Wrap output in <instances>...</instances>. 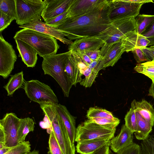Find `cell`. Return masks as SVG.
<instances>
[{
	"instance_id": "obj_1",
	"label": "cell",
	"mask_w": 154,
	"mask_h": 154,
	"mask_svg": "<svg viewBox=\"0 0 154 154\" xmlns=\"http://www.w3.org/2000/svg\"><path fill=\"white\" fill-rule=\"evenodd\" d=\"M109 5L83 15L68 18L59 28L68 34L66 38L71 40L97 36L111 23L107 14Z\"/></svg>"
},
{
	"instance_id": "obj_2",
	"label": "cell",
	"mask_w": 154,
	"mask_h": 154,
	"mask_svg": "<svg viewBox=\"0 0 154 154\" xmlns=\"http://www.w3.org/2000/svg\"><path fill=\"white\" fill-rule=\"evenodd\" d=\"M40 107L45 114L40 127L46 129L48 133L53 131L59 144L63 154H75L74 143L70 139L62 119L54 105L42 104Z\"/></svg>"
},
{
	"instance_id": "obj_3",
	"label": "cell",
	"mask_w": 154,
	"mask_h": 154,
	"mask_svg": "<svg viewBox=\"0 0 154 154\" xmlns=\"http://www.w3.org/2000/svg\"><path fill=\"white\" fill-rule=\"evenodd\" d=\"M71 51L43 57L42 68L45 75L51 76L61 88L64 96L68 97L72 83L64 71L66 60Z\"/></svg>"
},
{
	"instance_id": "obj_4",
	"label": "cell",
	"mask_w": 154,
	"mask_h": 154,
	"mask_svg": "<svg viewBox=\"0 0 154 154\" xmlns=\"http://www.w3.org/2000/svg\"><path fill=\"white\" fill-rule=\"evenodd\" d=\"M14 38L28 44L42 57L56 54L60 47L54 37L28 29L23 28L16 32Z\"/></svg>"
},
{
	"instance_id": "obj_5",
	"label": "cell",
	"mask_w": 154,
	"mask_h": 154,
	"mask_svg": "<svg viewBox=\"0 0 154 154\" xmlns=\"http://www.w3.org/2000/svg\"><path fill=\"white\" fill-rule=\"evenodd\" d=\"M23 84L25 93L31 101L40 105L58 104L57 97L48 85L37 80L26 81Z\"/></svg>"
},
{
	"instance_id": "obj_6",
	"label": "cell",
	"mask_w": 154,
	"mask_h": 154,
	"mask_svg": "<svg viewBox=\"0 0 154 154\" xmlns=\"http://www.w3.org/2000/svg\"><path fill=\"white\" fill-rule=\"evenodd\" d=\"M135 18L128 17L117 19L111 21L110 26L98 35L107 43L121 42L127 33L136 31Z\"/></svg>"
},
{
	"instance_id": "obj_7",
	"label": "cell",
	"mask_w": 154,
	"mask_h": 154,
	"mask_svg": "<svg viewBox=\"0 0 154 154\" xmlns=\"http://www.w3.org/2000/svg\"><path fill=\"white\" fill-rule=\"evenodd\" d=\"M16 23L20 26L34 20L41 19V15L45 5L42 0H15Z\"/></svg>"
},
{
	"instance_id": "obj_8",
	"label": "cell",
	"mask_w": 154,
	"mask_h": 154,
	"mask_svg": "<svg viewBox=\"0 0 154 154\" xmlns=\"http://www.w3.org/2000/svg\"><path fill=\"white\" fill-rule=\"evenodd\" d=\"M116 128L107 127L88 119L76 128L75 141L104 138L111 140L114 137Z\"/></svg>"
},
{
	"instance_id": "obj_9",
	"label": "cell",
	"mask_w": 154,
	"mask_h": 154,
	"mask_svg": "<svg viewBox=\"0 0 154 154\" xmlns=\"http://www.w3.org/2000/svg\"><path fill=\"white\" fill-rule=\"evenodd\" d=\"M143 4L131 3L127 0H111L107 11L108 16L111 21L123 18H135L139 14Z\"/></svg>"
},
{
	"instance_id": "obj_10",
	"label": "cell",
	"mask_w": 154,
	"mask_h": 154,
	"mask_svg": "<svg viewBox=\"0 0 154 154\" xmlns=\"http://www.w3.org/2000/svg\"><path fill=\"white\" fill-rule=\"evenodd\" d=\"M20 119L13 112L6 113L0 120V128L3 130L5 135V146L13 147L19 143L18 128Z\"/></svg>"
},
{
	"instance_id": "obj_11",
	"label": "cell",
	"mask_w": 154,
	"mask_h": 154,
	"mask_svg": "<svg viewBox=\"0 0 154 154\" xmlns=\"http://www.w3.org/2000/svg\"><path fill=\"white\" fill-rule=\"evenodd\" d=\"M17 59L13 46L6 41L1 34L0 35V75L7 78L14 68Z\"/></svg>"
},
{
	"instance_id": "obj_12",
	"label": "cell",
	"mask_w": 154,
	"mask_h": 154,
	"mask_svg": "<svg viewBox=\"0 0 154 154\" xmlns=\"http://www.w3.org/2000/svg\"><path fill=\"white\" fill-rule=\"evenodd\" d=\"M109 0H73L67 11V18L84 15L108 6Z\"/></svg>"
},
{
	"instance_id": "obj_13",
	"label": "cell",
	"mask_w": 154,
	"mask_h": 154,
	"mask_svg": "<svg viewBox=\"0 0 154 154\" xmlns=\"http://www.w3.org/2000/svg\"><path fill=\"white\" fill-rule=\"evenodd\" d=\"M28 29L52 36L64 44L70 45L73 42L67 38L68 34L59 28L55 27L41 21V19L34 20L29 23L19 26Z\"/></svg>"
},
{
	"instance_id": "obj_14",
	"label": "cell",
	"mask_w": 154,
	"mask_h": 154,
	"mask_svg": "<svg viewBox=\"0 0 154 154\" xmlns=\"http://www.w3.org/2000/svg\"><path fill=\"white\" fill-rule=\"evenodd\" d=\"M41 16L45 23L67 11L73 0H45Z\"/></svg>"
},
{
	"instance_id": "obj_15",
	"label": "cell",
	"mask_w": 154,
	"mask_h": 154,
	"mask_svg": "<svg viewBox=\"0 0 154 154\" xmlns=\"http://www.w3.org/2000/svg\"><path fill=\"white\" fill-rule=\"evenodd\" d=\"M100 56L104 60V68L113 66L124 52L121 42L105 43L100 48Z\"/></svg>"
},
{
	"instance_id": "obj_16",
	"label": "cell",
	"mask_w": 154,
	"mask_h": 154,
	"mask_svg": "<svg viewBox=\"0 0 154 154\" xmlns=\"http://www.w3.org/2000/svg\"><path fill=\"white\" fill-rule=\"evenodd\" d=\"M105 43L97 36L85 37L76 39L69 45L68 50L73 52L94 51L100 49Z\"/></svg>"
},
{
	"instance_id": "obj_17",
	"label": "cell",
	"mask_w": 154,
	"mask_h": 154,
	"mask_svg": "<svg viewBox=\"0 0 154 154\" xmlns=\"http://www.w3.org/2000/svg\"><path fill=\"white\" fill-rule=\"evenodd\" d=\"M133 133L125 125H122L119 133L110 140V149L115 152L119 151L129 146L133 142Z\"/></svg>"
},
{
	"instance_id": "obj_18",
	"label": "cell",
	"mask_w": 154,
	"mask_h": 154,
	"mask_svg": "<svg viewBox=\"0 0 154 154\" xmlns=\"http://www.w3.org/2000/svg\"><path fill=\"white\" fill-rule=\"evenodd\" d=\"M124 52L132 51L137 47H146L150 42L149 40L136 31L131 32L126 35L121 41Z\"/></svg>"
},
{
	"instance_id": "obj_19",
	"label": "cell",
	"mask_w": 154,
	"mask_h": 154,
	"mask_svg": "<svg viewBox=\"0 0 154 154\" xmlns=\"http://www.w3.org/2000/svg\"><path fill=\"white\" fill-rule=\"evenodd\" d=\"M17 48L23 62L27 67H34L38 59V54L31 46L18 39H15Z\"/></svg>"
},
{
	"instance_id": "obj_20",
	"label": "cell",
	"mask_w": 154,
	"mask_h": 154,
	"mask_svg": "<svg viewBox=\"0 0 154 154\" xmlns=\"http://www.w3.org/2000/svg\"><path fill=\"white\" fill-rule=\"evenodd\" d=\"M54 105L62 119L71 142L74 143L76 129L75 118L70 114L65 106L60 104Z\"/></svg>"
},
{
	"instance_id": "obj_21",
	"label": "cell",
	"mask_w": 154,
	"mask_h": 154,
	"mask_svg": "<svg viewBox=\"0 0 154 154\" xmlns=\"http://www.w3.org/2000/svg\"><path fill=\"white\" fill-rule=\"evenodd\" d=\"M110 140L106 138H99L80 141L77 142L76 150L80 154H91L105 145Z\"/></svg>"
},
{
	"instance_id": "obj_22",
	"label": "cell",
	"mask_w": 154,
	"mask_h": 154,
	"mask_svg": "<svg viewBox=\"0 0 154 154\" xmlns=\"http://www.w3.org/2000/svg\"><path fill=\"white\" fill-rule=\"evenodd\" d=\"M131 106L135 111L138 112L153 127L154 125V109L152 105L145 100L137 101L134 100L131 103Z\"/></svg>"
},
{
	"instance_id": "obj_23",
	"label": "cell",
	"mask_w": 154,
	"mask_h": 154,
	"mask_svg": "<svg viewBox=\"0 0 154 154\" xmlns=\"http://www.w3.org/2000/svg\"><path fill=\"white\" fill-rule=\"evenodd\" d=\"M64 71L70 80L72 85L76 86L82 79L76 61L71 54L67 58L65 65Z\"/></svg>"
},
{
	"instance_id": "obj_24",
	"label": "cell",
	"mask_w": 154,
	"mask_h": 154,
	"mask_svg": "<svg viewBox=\"0 0 154 154\" xmlns=\"http://www.w3.org/2000/svg\"><path fill=\"white\" fill-rule=\"evenodd\" d=\"M135 112L137 129L134 132L136 138L138 140H144L146 139L152 130V126L148 122L143 119L137 112Z\"/></svg>"
},
{
	"instance_id": "obj_25",
	"label": "cell",
	"mask_w": 154,
	"mask_h": 154,
	"mask_svg": "<svg viewBox=\"0 0 154 154\" xmlns=\"http://www.w3.org/2000/svg\"><path fill=\"white\" fill-rule=\"evenodd\" d=\"M24 82L23 71L11 76L4 88L7 92L8 96H12L15 91L21 88Z\"/></svg>"
},
{
	"instance_id": "obj_26",
	"label": "cell",
	"mask_w": 154,
	"mask_h": 154,
	"mask_svg": "<svg viewBox=\"0 0 154 154\" xmlns=\"http://www.w3.org/2000/svg\"><path fill=\"white\" fill-rule=\"evenodd\" d=\"M35 122L29 117L20 119L18 128V137L19 143L25 141L26 137L30 132L34 131Z\"/></svg>"
},
{
	"instance_id": "obj_27",
	"label": "cell",
	"mask_w": 154,
	"mask_h": 154,
	"mask_svg": "<svg viewBox=\"0 0 154 154\" xmlns=\"http://www.w3.org/2000/svg\"><path fill=\"white\" fill-rule=\"evenodd\" d=\"M139 73L148 77L154 83V60L144 63H138L134 68Z\"/></svg>"
},
{
	"instance_id": "obj_28",
	"label": "cell",
	"mask_w": 154,
	"mask_h": 154,
	"mask_svg": "<svg viewBox=\"0 0 154 154\" xmlns=\"http://www.w3.org/2000/svg\"><path fill=\"white\" fill-rule=\"evenodd\" d=\"M136 32L141 34L146 28L154 21V15L139 14L136 18Z\"/></svg>"
},
{
	"instance_id": "obj_29",
	"label": "cell",
	"mask_w": 154,
	"mask_h": 154,
	"mask_svg": "<svg viewBox=\"0 0 154 154\" xmlns=\"http://www.w3.org/2000/svg\"><path fill=\"white\" fill-rule=\"evenodd\" d=\"M0 11L11 17L16 19V10L15 0H0Z\"/></svg>"
},
{
	"instance_id": "obj_30",
	"label": "cell",
	"mask_w": 154,
	"mask_h": 154,
	"mask_svg": "<svg viewBox=\"0 0 154 154\" xmlns=\"http://www.w3.org/2000/svg\"><path fill=\"white\" fill-rule=\"evenodd\" d=\"M86 117L88 119L94 118L114 119L112 113L105 109L96 107H91L87 111Z\"/></svg>"
},
{
	"instance_id": "obj_31",
	"label": "cell",
	"mask_w": 154,
	"mask_h": 154,
	"mask_svg": "<svg viewBox=\"0 0 154 154\" xmlns=\"http://www.w3.org/2000/svg\"><path fill=\"white\" fill-rule=\"evenodd\" d=\"M125 126L133 133L137 129L136 115L134 109L131 106L125 118Z\"/></svg>"
},
{
	"instance_id": "obj_32",
	"label": "cell",
	"mask_w": 154,
	"mask_h": 154,
	"mask_svg": "<svg viewBox=\"0 0 154 154\" xmlns=\"http://www.w3.org/2000/svg\"><path fill=\"white\" fill-rule=\"evenodd\" d=\"M89 120L91 122L112 128H116V127L120 122V120L116 117L114 119L94 118L90 119Z\"/></svg>"
},
{
	"instance_id": "obj_33",
	"label": "cell",
	"mask_w": 154,
	"mask_h": 154,
	"mask_svg": "<svg viewBox=\"0 0 154 154\" xmlns=\"http://www.w3.org/2000/svg\"><path fill=\"white\" fill-rule=\"evenodd\" d=\"M97 74V73L93 71L88 67L82 74V75H84L85 78L82 79L80 82V85L86 88L91 87Z\"/></svg>"
},
{
	"instance_id": "obj_34",
	"label": "cell",
	"mask_w": 154,
	"mask_h": 154,
	"mask_svg": "<svg viewBox=\"0 0 154 154\" xmlns=\"http://www.w3.org/2000/svg\"><path fill=\"white\" fill-rule=\"evenodd\" d=\"M31 145L29 141H24L17 145L12 147L5 154H28L31 149Z\"/></svg>"
},
{
	"instance_id": "obj_35",
	"label": "cell",
	"mask_w": 154,
	"mask_h": 154,
	"mask_svg": "<svg viewBox=\"0 0 154 154\" xmlns=\"http://www.w3.org/2000/svg\"><path fill=\"white\" fill-rule=\"evenodd\" d=\"M141 154H154V135H149L140 143Z\"/></svg>"
},
{
	"instance_id": "obj_36",
	"label": "cell",
	"mask_w": 154,
	"mask_h": 154,
	"mask_svg": "<svg viewBox=\"0 0 154 154\" xmlns=\"http://www.w3.org/2000/svg\"><path fill=\"white\" fill-rule=\"evenodd\" d=\"M49 134L48 141L49 153L51 154H63L54 132L51 131Z\"/></svg>"
},
{
	"instance_id": "obj_37",
	"label": "cell",
	"mask_w": 154,
	"mask_h": 154,
	"mask_svg": "<svg viewBox=\"0 0 154 154\" xmlns=\"http://www.w3.org/2000/svg\"><path fill=\"white\" fill-rule=\"evenodd\" d=\"M67 11L53 18L45 23L51 26L59 28L67 18Z\"/></svg>"
},
{
	"instance_id": "obj_38",
	"label": "cell",
	"mask_w": 154,
	"mask_h": 154,
	"mask_svg": "<svg viewBox=\"0 0 154 154\" xmlns=\"http://www.w3.org/2000/svg\"><path fill=\"white\" fill-rule=\"evenodd\" d=\"M117 154H141L140 146L135 143L121 150Z\"/></svg>"
},
{
	"instance_id": "obj_39",
	"label": "cell",
	"mask_w": 154,
	"mask_h": 154,
	"mask_svg": "<svg viewBox=\"0 0 154 154\" xmlns=\"http://www.w3.org/2000/svg\"><path fill=\"white\" fill-rule=\"evenodd\" d=\"M0 32L1 33L14 20L10 16L1 11H0Z\"/></svg>"
},
{
	"instance_id": "obj_40",
	"label": "cell",
	"mask_w": 154,
	"mask_h": 154,
	"mask_svg": "<svg viewBox=\"0 0 154 154\" xmlns=\"http://www.w3.org/2000/svg\"><path fill=\"white\" fill-rule=\"evenodd\" d=\"M88 67L93 71L98 73L101 69H105L104 68V60L102 57L100 56L97 60L93 61Z\"/></svg>"
},
{
	"instance_id": "obj_41",
	"label": "cell",
	"mask_w": 154,
	"mask_h": 154,
	"mask_svg": "<svg viewBox=\"0 0 154 154\" xmlns=\"http://www.w3.org/2000/svg\"><path fill=\"white\" fill-rule=\"evenodd\" d=\"M131 51L133 54L134 58L138 63L142 62L149 61L144 53L139 47L135 48Z\"/></svg>"
},
{
	"instance_id": "obj_42",
	"label": "cell",
	"mask_w": 154,
	"mask_h": 154,
	"mask_svg": "<svg viewBox=\"0 0 154 154\" xmlns=\"http://www.w3.org/2000/svg\"><path fill=\"white\" fill-rule=\"evenodd\" d=\"M141 35L147 39L154 38V21L146 28Z\"/></svg>"
},
{
	"instance_id": "obj_43",
	"label": "cell",
	"mask_w": 154,
	"mask_h": 154,
	"mask_svg": "<svg viewBox=\"0 0 154 154\" xmlns=\"http://www.w3.org/2000/svg\"><path fill=\"white\" fill-rule=\"evenodd\" d=\"M143 51L149 61L154 60V49L150 47H139Z\"/></svg>"
},
{
	"instance_id": "obj_44",
	"label": "cell",
	"mask_w": 154,
	"mask_h": 154,
	"mask_svg": "<svg viewBox=\"0 0 154 154\" xmlns=\"http://www.w3.org/2000/svg\"><path fill=\"white\" fill-rule=\"evenodd\" d=\"M82 51L86 54L92 61L97 59L100 55V49H97L94 51Z\"/></svg>"
},
{
	"instance_id": "obj_45",
	"label": "cell",
	"mask_w": 154,
	"mask_h": 154,
	"mask_svg": "<svg viewBox=\"0 0 154 154\" xmlns=\"http://www.w3.org/2000/svg\"><path fill=\"white\" fill-rule=\"evenodd\" d=\"M110 142V141L91 154H111V152L109 149Z\"/></svg>"
},
{
	"instance_id": "obj_46",
	"label": "cell",
	"mask_w": 154,
	"mask_h": 154,
	"mask_svg": "<svg viewBox=\"0 0 154 154\" xmlns=\"http://www.w3.org/2000/svg\"><path fill=\"white\" fill-rule=\"evenodd\" d=\"M74 52L78 55L83 62L88 66L93 61L91 59L83 52L79 51Z\"/></svg>"
},
{
	"instance_id": "obj_47",
	"label": "cell",
	"mask_w": 154,
	"mask_h": 154,
	"mask_svg": "<svg viewBox=\"0 0 154 154\" xmlns=\"http://www.w3.org/2000/svg\"><path fill=\"white\" fill-rule=\"evenodd\" d=\"M127 1L131 3L137 4H144L147 3L153 2V0H127Z\"/></svg>"
},
{
	"instance_id": "obj_48",
	"label": "cell",
	"mask_w": 154,
	"mask_h": 154,
	"mask_svg": "<svg viewBox=\"0 0 154 154\" xmlns=\"http://www.w3.org/2000/svg\"><path fill=\"white\" fill-rule=\"evenodd\" d=\"M148 95L152 96L154 99V83H152L149 89Z\"/></svg>"
},
{
	"instance_id": "obj_49",
	"label": "cell",
	"mask_w": 154,
	"mask_h": 154,
	"mask_svg": "<svg viewBox=\"0 0 154 154\" xmlns=\"http://www.w3.org/2000/svg\"><path fill=\"white\" fill-rule=\"evenodd\" d=\"M11 147L5 146L2 149H0V154H5L11 149Z\"/></svg>"
},
{
	"instance_id": "obj_50",
	"label": "cell",
	"mask_w": 154,
	"mask_h": 154,
	"mask_svg": "<svg viewBox=\"0 0 154 154\" xmlns=\"http://www.w3.org/2000/svg\"><path fill=\"white\" fill-rule=\"evenodd\" d=\"M148 39L150 41V43L148 46H152L154 45V38H149Z\"/></svg>"
},
{
	"instance_id": "obj_51",
	"label": "cell",
	"mask_w": 154,
	"mask_h": 154,
	"mask_svg": "<svg viewBox=\"0 0 154 154\" xmlns=\"http://www.w3.org/2000/svg\"><path fill=\"white\" fill-rule=\"evenodd\" d=\"M28 154H39L38 150L34 149L31 152H30Z\"/></svg>"
},
{
	"instance_id": "obj_52",
	"label": "cell",
	"mask_w": 154,
	"mask_h": 154,
	"mask_svg": "<svg viewBox=\"0 0 154 154\" xmlns=\"http://www.w3.org/2000/svg\"><path fill=\"white\" fill-rule=\"evenodd\" d=\"M149 47L154 49V45L151 46Z\"/></svg>"
},
{
	"instance_id": "obj_53",
	"label": "cell",
	"mask_w": 154,
	"mask_h": 154,
	"mask_svg": "<svg viewBox=\"0 0 154 154\" xmlns=\"http://www.w3.org/2000/svg\"><path fill=\"white\" fill-rule=\"evenodd\" d=\"M49 154H51V153H49Z\"/></svg>"
},
{
	"instance_id": "obj_54",
	"label": "cell",
	"mask_w": 154,
	"mask_h": 154,
	"mask_svg": "<svg viewBox=\"0 0 154 154\" xmlns=\"http://www.w3.org/2000/svg\"><path fill=\"white\" fill-rule=\"evenodd\" d=\"M153 1H154V0H153Z\"/></svg>"
},
{
	"instance_id": "obj_55",
	"label": "cell",
	"mask_w": 154,
	"mask_h": 154,
	"mask_svg": "<svg viewBox=\"0 0 154 154\" xmlns=\"http://www.w3.org/2000/svg\"></svg>"
}]
</instances>
